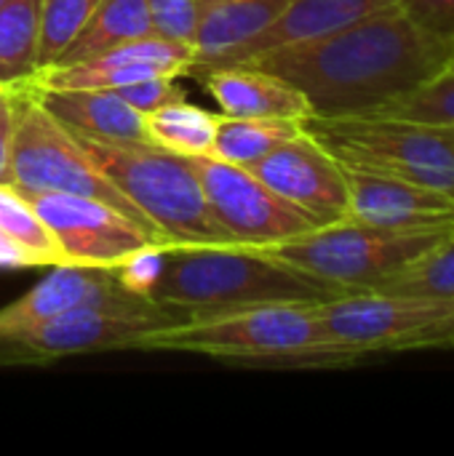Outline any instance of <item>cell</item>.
<instances>
[{
	"label": "cell",
	"instance_id": "obj_1",
	"mask_svg": "<svg viewBox=\"0 0 454 456\" xmlns=\"http://www.w3.org/2000/svg\"><path fill=\"white\" fill-rule=\"evenodd\" d=\"M249 64L289 80L316 118L375 115L454 61V43L388 5L326 35L265 51Z\"/></svg>",
	"mask_w": 454,
	"mask_h": 456
},
{
	"label": "cell",
	"instance_id": "obj_2",
	"mask_svg": "<svg viewBox=\"0 0 454 456\" xmlns=\"http://www.w3.org/2000/svg\"><path fill=\"white\" fill-rule=\"evenodd\" d=\"M150 256V254H147ZM118 270L131 291L163 305L195 313H219L270 302H326L343 297L332 286L268 256L238 246H179L158 251Z\"/></svg>",
	"mask_w": 454,
	"mask_h": 456
},
{
	"label": "cell",
	"instance_id": "obj_3",
	"mask_svg": "<svg viewBox=\"0 0 454 456\" xmlns=\"http://www.w3.org/2000/svg\"><path fill=\"white\" fill-rule=\"evenodd\" d=\"M134 350L195 353L225 363L270 369H337L359 361L329 337L318 302L195 313L177 326L144 334Z\"/></svg>",
	"mask_w": 454,
	"mask_h": 456
},
{
	"label": "cell",
	"instance_id": "obj_4",
	"mask_svg": "<svg viewBox=\"0 0 454 456\" xmlns=\"http://www.w3.org/2000/svg\"><path fill=\"white\" fill-rule=\"evenodd\" d=\"M75 136L99 171L166 238L169 248L235 246L211 216L201 182L185 155L169 152L147 139L102 142L83 134Z\"/></svg>",
	"mask_w": 454,
	"mask_h": 456
},
{
	"label": "cell",
	"instance_id": "obj_5",
	"mask_svg": "<svg viewBox=\"0 0 454 456\" xmlns=\"http://www.w3.org/2000/svg\"><path fill=\"white\" fill-rule=\"evenodd\" d=\"M447 230L450 224L393 230L343 219L254 251L268 254L340 294H356L388 286L420 254L436 246Z\"/></svg>",
	"mask_w": 454,
	"mask_h": 456
},
{
	"label": "cell",
	"instance_id": "obj_6",
	"mask_svg": "<svg viewBox=\"0 0 454 456\" xmlns=\"http://www.w3.org/2000/svg\"><path fill=\"white\" fill-rule=\"evenodd\" d=\"M302 128L348 168L407 179L454 198V128L393 115H310Z\"/></svg>",
	"mask_w": 454,
	"mask_h": 456
},
{
	"label": "cell",
	"instance_id": "obj_7",
	"mask_svg": "<svg viewBox=\"0 0 454 456\" xmlns=\"http://www.w3.org/2000/svg\"><path fill=\"white\" fill-rule=\"evenodd\" d=\"M11 187H16L21 195L70 192V195L96 198L115 206L118 211L136 219L139 224L155 230L139 214V208L99 171V166L88 158V152L78 142V136L40 104L29 83L13 88Z\"/></svg>",
	"mask_w": 454,
	"mask_h": 456
},
{
	"label": "cell",
	"instance_id": "obj_8",
	"mask_svg": "<svg viewBox=\"0 0 454 456\" xmlns=\"http://www.w3.org/2000/svg\"><path fill=\"white\" fill-rule=\"evenodd\" d=\"M185 318L190 315L142 294L123 302L80 305L21 334L3 337L0 366H43L86 353L134 350L144 334L177 326Z\"/></svg>",
	"mask_w": 454,
	"mask_h": 456
},
{
	"label": "cell",
	"instance_id": "obj_9",
	"mask_svg": "<svg viewBox=\"0 0 454 456\" xmlns=\"http://www.w3.org/2000/svg\"><path fill=\"white\" fill-rule=\"evenodd\" d=\"M329 337L351 355L454 347V302L356 291L318 302Z\"/></svg>",
	"mask_w": 454,
	"mask_h": 456
},
{
	"label": "cell",
	"instance_id": "obj_10",
	"mask_svg": "<svg viewBox=\"0 0 454 456\" xmlns=\"http://www.w3.org/2000/svg\"><path fill=\"white\" fill-rule=\"evenodd\" d=\"M24 198L51 232L62 265L118 273L147 254L169 248L155 230L104 200L70 192H35Z\"/></svg>",
	"mask_w": 454,
	"mask_h": 456
},
{
	"label": "cell",
	"instance_id": "obj_11",
	"mask_svg": "<svg viewBox=\"0 0 454 456\" xmlns=\"http://www.w3.org/2000/svg\"><path fill=\"white\" fill-rule=\"evenodd\" d=\"M185 160L201 182L211 216L238 248L284 243L318 227L249 168L211 155H185Z\"/></svg>",
	"mask_w": 454,
	"mask_h": 456
},
{
	"label": "cell",
	"instance_id": "obj_12",
	"mask_svg": "<svg viewBox=\"0 0 454 456\" xmlns=\"http://www.w3.org/2000/svg\"><path fill=\"white\" fill-rule=\"evenodd\" d=\"M249 171L284 200L308 214L318 227L348 219L345 168L305 128L278 144Z\"/></svg>",
	"mask_w": 454,
	"mask_h": 456
},
{
	"label": "cell",
	"instance_id": "obj_13",
	"mask_svg": "<svg viewBox=\"0 0 454 456\" xmlns=\"http://www.w3.org/2000/svg\"><path fill=\"white\" fill-rule=\"evenodd\" d=\"M190 67L193 48L187 43L150 32L86 61L45 67L35 72L29 83L40 88H120L155 75L179 77L187 75Z\"/></svg>",
	"mask_w": 454,
	"mask_h": 456
},
{
	"label": "cell",
	"instance_id": "obj_14",
	"mask_svg": "<svg viewBox=\"0 0 454 456\" xmlns=\"http://www.w3.org/2000/svg\"><path fill=\"white\" fill-rule=\"evenodd\" d=\"M345 168L348 179V219L412 230V227H444L454 222V198L375 171Z\"/></svg>",
	"mask_w": 454,
	"mask_h": 456
},
{
	"label": "cell",
	"instance_id": "obj_15",
	"mask_svg": "<svg viewBox=\"0 0 454 456\" xmlns=\"http://www.w3.org/2000/svg\"><path fill=\"white\" fill-rule=\"evenodd\" d=\"M139 297L112 270L94 267H70L56 265L51 273L35 283L27 294L0 307V339L21 334L54 315H62L80 305H102V302H123Z\"/></svg>",
	"mask_w": 454,
	"mask_h": 456
},
{
	"label": "cell",
	"instance_id": "obj_16",
	"mask_svg": "<svg viewBox=\"0 0 454 456\" xmlns=\"http://www.w3.org/2000/svg\"><path fill=\"white\" fill-rule=\"evenodd\" d=\"M286 5L289 0H201L187 75L233 64L246 45L281 19Z\"/></svg>",
	"mask_w": 454,
	"mask_h": 456
},
{
	"label": "cell",
	"instance_id": "obj_17",
	"mask_svg": "<svg viewBox=\"0 0 454 456\" xmlns=\"http://www.w3.org/2000/svg\"><path fill=\"white\" fill-rule=\"evenodd\" d=\"M214 96L222 115L230 118H278V120H305L310 118V104L289 80L260 69L249 61L222 64L198 72Z\"/></svg>",
	"mask_w": 454,
	"mask_h": 456
},
{
	"label": "cell",
	"instance_id": "obj_18",
	"mask_svg": "<svg viewBox=\"0 0 454 456\" xmlns=\"http://www.w3.org/2000/svg\"><path fill=\"white\" fill-rule=\"evenodd\" d=\"M40 104L70 131L102 142H142L144 120L110 88H40L32 86Z\"/></svg>",
	"mask_w": 454,
	"mask_h": 456
},
{
	"label": "cell",
	"instance_id": "obj_19",
	"mask_svg": "<svg viewBox=\"0 0 454 456\" xmlns=\"http://www.w3.org/2000/svg\"><path fill=\"white\" fill-rule=\"evenodd\" d=\"M396 3L399 0H289L281 19L270 29H265L252 45H246L235 61H246L265 51L326 35Z\"/></svg>",
	"mask_w": 454,
	"mask_h": 456
},
{
	"label": "cell",
	"instance_id": "obj_20",
	"mask_svg": "<svg viewBox=\"0 0 454 456\" xmlns=\"http://www.w3.org/2000/svg\"><path fill=\"white\" fill-rule=\"evenodd\" d=\"M62 265L59 248L32 203L11 184H0V270Z\"/></svg>",
	"mask_w": 454,
	"mask_h": 456
},
{
	"label": "cell",
	"instance_id": "obj_21",
	"mask_svg": "<svg viewBox=\"0 0 454 456\" xmlns=\"http://www.w3.org/2000/svg\"><path fill=\"white\" fill-rule=\"evenodd\" d=\"M155 32L147 0H102L75 40L62 51L56 64H75L99 56L120 43ZM54 67V64H51Z\"/></svg>",
	"mask_w": 454,
	"mask_h": 456
},
{
	"label": "cell",
	"instance_id": "obj_22",
	"mask_svg": "<svg viewBox=\"0 0 454 456\" xmlns=\"http://www.w3.org/2000/svg\"><path fill=\"white\" fill-rule=\"evenodd\" d=\"M300 131H302V120L217 115L211 158L252 168L254 163H260L265 155H270L278 144L289 142Z\"/></svg>",
	"mask_w": 454,
	"mask_h": 456
},
{
	"label": "cell",
	"instance_id": "obj_23",
	"mask_svg": "<svg viewBox=\"0 0 454 456\" xmlns=\"http://www.w3.org/2000/svg\"><path fill=\"white\" fill-rule=\"evenodd\" d=\"M40 0L0 3V83L16 88L37 72Z\"/></svg>",
	"mask_w": 454,
	"mask_h": 456
},
{
	"label": "cell",
	"instance_id": "obj_24",
	"mask_svg": "<svg viewBox=\"0 0 454 456\" xmlns=\"http://www.w3.org/2000/svg\"><path fill=\"white\" fill-rule=\"evenodd\" d=\"M142 120L147 142L177 155H211L217 115L185 96L142 115Z\"/></svg>",
	"mask_w": 454,
	"mask_h": 456
},
{
	"label": "cell",
	"instance_id": "obj_25",
	"mask_svg": "<svg viewBox=\"0 0 454 456\" xmlns=\"http://www.w3.org/2000/svg\"><path fill=\"white\" fill-rule=\"evenodd\" d=\"M380 291L454 302V222L436 246L420 254Z\"/></svg>",
	"mask_w": 454,
	"mask_h": 456
},
{
	"label": "cell",
	"instance_id": "obj_26",
	"mask_svg": "<svg viewBox=\"0 0 454 456\" xmlns=\"http://www.w3.org/2000/svg\"><path fill=\"white\" fill-rule=\"evenodd\" d=\"M102 0H40L37 72L56 64Z\"/></svg>",
	"mask_w": 454,
	"mask_h": 456
},
{
	"label": "cell",
	"instance_id": "obj_27",
	"mask_svg": "<svg viewBox=\"0 0 454 456\" xmlns=\"http://www.w3.org/2000/svg\"><path fill=\"white\" fill-rule=\"evenodd\" d=\"M375 115H393L428 126L454 128V67H447L444 72L433 75L428 83L393 99Z\"/></svg>",
	"mask_w": 454,
	"mask_h": 456
},
{
	"label": "cell",
	"instance_id": "obj_28",
	"mask_svg": "<svg viewBox=\"0 0 454 456\" xmlns=\"http://www.w3.org/2000/svg\"><path fill=\"white\" fill-rule=\"evenodd\" d=\"M155 35L182 40L193 48V35L201 16V0H147Z\"/></svg>",
	"mask_w": 454,
	"mask_h": 456
},
{
	"label": "cell",
	"instance_id": "obj_29",
	"mask_svg": "<svg viewBox=\"0 0 454 456\" xmlns=\"http://www.w3.org/2000/svg\"><path fill=\"white\" fill-rule=\"evenodd\" d=\"M110 91H115L126 104H131V107H134L136 112H142V115H147V112H153V110H158V107H163V104H169V102L185 96V91L177 88L174 77H169V75L142 77V80H134V83H128V86L110 88Z\"/></svg>",
	"mask_w": 454,
	"mask_h": 456
},
{
	"label": "cell",
	"instance_id": "obj_30",
	"mask_svg": "<svg viewBox=\"0 0 454 456\" xmlns=\"http://www.w3.org/2000/svg\"><path fill=\"white\" fill-rule=\"evenodd\" d=\"M399 5L417 27L454 43V0H399Z\"/></svg>",
	"mask_w": 454,
	"mask_h": 456
},
{
	"label": "cell",
	"instance_id": "obj_31",
	"mask_svg": "<svg viewBox=\"0 0 454 456\" xmlns=\"http://www.w3.org/2000/svg\"><path fill=\"white\" fill-rule=\"evenodd\" d=\"M11 134H13V88L0 91V184H11Z\"/></svg>",
	"mask_w": 454,
	"mask_h": 456
},
{
	"label": "cell",
	"instance_id": "obj_32",
	"mask_svg": "<svg viewBox=\"0 0 454 456\" xmlns=\"http://www.w3.org/2000/svg\"><path fill=\"white\" fill-rule=\"evenodd\" d=\"M3 88H5V86H3V83H0V91H3Z\"/></svg>",
	"mask_w": 454,
	"mask_h": 456
},
{
	"label": "cell",
	"instance_id": "obj_33",
	"mask_svg": "<svg viewBox=\"0 0 454 456\" xmlns=\"http://www.w3.org/2000/svg\"><path fill=\"white\" fill-rule=\"evenodd\" d=\"M452 67H454V61H452Z\"/></svg>",
	"mask_w": 454,
	"mask_h": 456
},
{
	"label": "cell",
	"instance_id": "obj_34",
	"mask_svg": "<svg viewBox=\"0 0 454 456\" xmlns=\"http://www.w3.org/2000/svg\"><path fill=\"white\" fill-rule=\"evenodd\" d=\"M0 3H3V0H0Z\"/></svg>",
	"mask_w": 454,
	"mask_h": 456
}]
</instances>
